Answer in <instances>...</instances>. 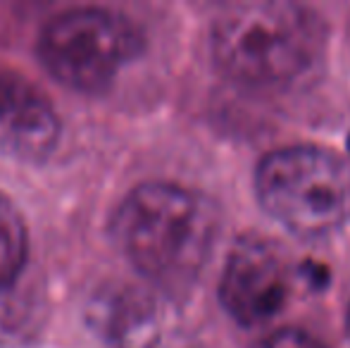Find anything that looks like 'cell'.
I'll return each instance as SVG.
<instances>
[{"mask_svg":"<svg viewBox=\"0 0 350 348\" xmlns=\"http://www.w3.org/2000/svg\"><path fill=\"white\" fill-rule=\"evenodd\" d=\"M346 327H348V336H350V308H348V320H346Z\"/></svg>","mask_w":350,"mask_h":348,"instance_id":"cell-10","label":"cell"},{"mask_svg":"<svg viewBox=\"0 0 350 348\" xmlns=\"http://www.w3.org/2000/svg\"><path fill=\"white\" fill-rule=\"evenodd\" d=\"M60 136L55 107L27 77L0 67V153L41 163Z\"/></svg>","mask_w":350,"mask_h":348,"instance_id":"cell-7","label":"cell"},{"mask_svg":"<svg viewBox=\"0 0 350 348\" xmlns=\"http://www.w3.org/2000/svg\"><path fill=\"white\" fill-rule=\"evenodd\" d=\"M212 57L234 81L253 88H291L322 62L327 27L314 10L284 0L226 8L212 24Z\"/></svg>","mask_w":350,"mask_h":348,"instance_id":"cell-2","label":"cell"},{"mask_svg":"<svg viewBox=\"0 0 350 348\" xmlns=\"http://www.w3.org/2000/svg\"><path fill=\"white\" fill-rule=\"evenodd\" d=\"M217 210L200 193L165 181L141 184L115 215V239L129 263L162 291L198 279L217 239Z\"/></svg>","mask_w":350,"mask_h":348,"instance_id":"cell-1","label":"cell"},{"mask_svg":"<svg viewBox=\"0 0 350 348\" xmlns=\"http://www.w3.org/2000/svg\"><path fill=\"white\" fill-rule=\"evenodd\" d=\"M29 253L27 227L12 205V200L0 193V289L10 286L24 269Z\"/></svg>","mask_w":350,"mask_h":348,"instance_id":"cell-8","label":"cell"},{"mask_svg":"<svg viewBox=\"0 0 350 348\" xmlns=\"http://www.w3.org/2000/svg\"><path fill=\"white\" fill-rule=\"evenodd\" d=\"M288 298L286 263L272 243L243 239L226 258L219 301L241 327H258L279 315Z\"/></svg>","mask_w":350,"mask_h":348,"instance_id":"cell-5","label":"cell"},{"mask_svg":"<svg viewBox=\"0 0 350 348\" xmlns=\"http://www.w3.org/2000/svg\"><path fill=\"white\" fill-rule=\"evenodd\" d=\"M139 46L141 36L126 17L100 8H74L43 27L38 55L57 81L93 93L115 79Z\"/></svg>","mask_w":350,"mask_h":348,"instance_id":"cell-4","label":"cell"},{"mask_svg":"<svg viewBox=\"0 0 350 348\" xmlns=\"http://www.w3.org/2000/svg\"><path fill=\"white\" fill-rule=\"evenodd\" d=\"M105 330L117 348H193L196 332L170 291H122L110 303Z\"/></svg>","mask_w":350,"mask_h":348,"instance_id":"cell-6","label":"cell"},{"mask_svg":"<svg viewBox=\"0 0 350 348\" xmlns=\"http://www.w3.org/2000/svg\"><path fill=\"white\" fill-rule=\"evenodd\" d=\"M255 191L265 213L300 239L334 234L350 217V168L317 146H288L265 155Z\"/></svg>","mask_w":350,"mask_h":348,"instance_id":"cell-3","label":"cell"},{"mask_svg":"<svg viewBox=\"0 0 350 348\" xmlns=\"http://www.w3.org/2000/svg\"><path fill=\"white\" fill-rule=\"evenodd\" d=\"M258 348H324L322 341L310 336L308 332L300 330H279L269 334Z\"/></svg>","mask_w":350,"mask_h":348,"instance_id":"cell-9","label":"cell"}]
</instances>
